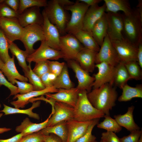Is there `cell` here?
Listing matches in <instances>:
<instances>
[{"label":"cell","instance_id":"cell-36","mask_svg":"<svg viewBox=\"0 0 142 142\" xmlns=\"http://www.w3.org/2000/svg\"><path fill=\"white\" fill-rule=\"evenodd\" d=\"M124 63L129 74L130 80H140L142 79V71L137 62L130 61Z\"/></svg>","mask_w":142,"mask_h":142},{"label":"cell","instance_id":"cell-48","mask_svg":"<svg viewBox=\"0 0 142 142\" xmlns=\"http://www.w3.org/2000/svg\"><path fill=\"white\" fill-rule=\"evenodd\" d=\"M101 139L106 142H120L119 138L115 133L107 131L102 133Z\"/></svg>","mask_w":142,"mask_h":142},{"label":"cell","instance_id":"cell-13","mask_svg":"<svg viewBox=\"0 0 142 142\" xmlns=\"http://www.w3.org/2000/svg\"><path fill=\"white\" fill-rule=\"evenodd\" d=\"M42 13L44 19L42 27L45 40L51 48L60 50V41L61 35L59 31L56 27L49 21L44 9Z\"/></svg>","mask_w":142,"mask_h":142},{"label":"cell","instance_id":"cell-19","mask_svg":"<svg viewBox=\"0 0 142 142\" xmlns=\"http://www.w3.org/2000/svg\"><path fill=\"white\" fill-rule=\"evenodd\" d=\"M105 9L104 3L101 6L97 4L89 7L85 15L82 30L92 34L93 26L105 13Z\"/></svg>","mask_w":142,"mask_h":142},{"label":"cell","instance_id":"cell-23","mask_svg":"<svg viewBox=\"0 0 142 142\" xmlns=\"http://www.w3.org/2000/svg\"><path fill=\"white\" fill-rule=\"evenodd\" d=\"M15 56L13 55L5 63L1 70L8 79L9 82L14 85L15 83V80L18 79L20 81L27 82V78L21 74L17 70L14 63Z\"/></svg>","mask_w":142,"mask_h":142},{"label":"cell","instance_id":"cell-2","mask_svg":"<svg viewBox=\"0 0 142 142\" xmlns=\"http://www.w3.org/2000/svg\"><path fill=\"white\" fill-rule=\"evenodd\" d=\"M122 15L123 38L138 47L142 43V18L136 8L129 14Z\"/></svg>","mask_w":142,"mask_h":142},{"label":"cell","instance_id":"cell-4","mask_svg":"<svg viewBox=\"0 0 142 142\" xmlns=\"http://www.w3.org/2000/svg\"><path fill=\"white\" fill-rule=\"evenodd\" d=\"M44 9L49 21L56 27L61 36L66 34L65 29L69 19L64 7L57 0H52L47 1Z\"/></svg>","mask_w":142,"mask_h":142},{"label":"cell","instance_id":"cell-12","mask_svg":"<svg viewBox=\"0 0 142 142\" xmlns=\"http://www.w3.org/2000/svg\"><path fill=\"white\" fill-rule=\"evenodd\" d=\"M67 61L78 79V84L77 87L80 91L85 90L88 93L90 92L95 80L94 77L90 76L89 73L83 69L76 60H69Z\"/></svg>","mask_w":142,"mask_h":142},{"label":"cell","instance_id":"cell-60","mask_svg":"<svg viewBox=\"0 0 142 142\" xmlns=\"http://www.w3.org/2000/svg\"><path fill=\"white\" fill-rule=\"evenodd\" d=\"M92 142H98L97 141V140H95L94 141H93Z\"/></svg>","mask_w":142,"mask_h":142},{"label":"cell","instance_id":"cell-31","mask_svg":"<svg viewBox=\"0 0 142 142\" xmlns=\"http://www.w3.org/2000/svg\"><path fill=\"white\" fill-rule=\"evenodd\" d=\"M41 102L40 101L33 103L32 106L29 108L26 109H19L13 108L3 104L4 108L0 111L3 112L4 115H8L15 114H21L27 115L31 118L39 120L40 117L38 114L33 112V110L34 108L39 106Z\"/></svg>","mask_w":142,"mask_h":142},{"label":"cell","instance_id":"cell-58","mask_svg":"<svg viewBox=\"0 0 142 142\" xmlns=\"http://www.w3.org/2000/svg\"><path fill=\"white\" fill-rule=\"evenodd\" d=\"M100 142H106L104 140L101 139L100 141Z\"/></svg>","mask_w":142,"mask_h":142},{"label":"cell","instance_id":"cell-39","mask_svg":"<svg viewBox=\"0 0 142 142\" xmlns=\"http://www.w3.org/2000/svg\"><path fill=\"white\" fill-rule=\"evenodd\" d=\"M18 13L19 14L26 9L34 7H45L47 1L46 0H20Z\"/></svg>","mask_w":142,"mask_h":142},{"label":"cell","instance_id":"cell-26","mask_svg":"<svg viewBox=\"0 0 142 142\" xmlns=\"http://www.w3.org/2000/svg\"><path fill=\"white\" fill-rule=\"evenodd\" d=\"M107 23L105 13L95 24L92 31V35L99 46L102 45L107 34Z\"/></svg>","mask_w":142,"mask_h":142},{"label":"cell","instance_id":"cell-61","mask_svg":"<svg viewBox=\"0 0 142 142\" xmlns=\"http://www.w3.org/2000/svg\"><path fill=\"white\" fill-rule=\"evenodd\" d=\"M1 22V17H0V26Z\"/></svg>","mask_w":142,"mask_h":142},{"label":"cell","instance_id":"cell-15","mask_svg":"<svg viewBox=\"0 0 142 142\" xmlns=\"http://www.w3.org/2000/svg\"><path fill=\"white\" fill-rule=\"evenodd\" d=\"M80 91L77 87L69 89H59L55 93H49L45 95L46 99L54 103L56 102H62L74 108Z\"/></svg>","mask_w":142,"mask_h":142},{"label":"cell","instance_id":"cell-35","mask_svg":"<svg viewBox=\"0 0 142 142\" xmlns=\"http://www.w3.org/2000/svg\"><path fill=\"white\" fill-rule=\"evenodd\" d=\"M104 120L97 124V127L100 129L106 130L107 131L118 133L121 131L122 128L118 124L115 119L110 115H105Z\"/></svg>","mask_w":142,"mask_h":142},{"label":"cell","instance_id":"cell-22","mask_svg":"<svg viewBox=\"0 0 142 142\" xmlns=\"http://www.w3.org/2000/svg\"><path fill=\"white\" fill-rule=\"evenodd\" d=\"M97 53L85 48L78 53L75 60L83 69L89 73L92 72L95 67V59Z\"/></svg>","mask_w":142,"mask_h":142},{"label":"cell","instance_id":"cell-57","mask_svg":"<svg viewBox=\"0 0 142 142\" xmlns=\"http://www.w3.org/2000/svg\"><path fill=\"white\" fill-rule=\"evenodd\" d=\"M4 64V63L0 58V70H1Z\"/></svg>","mask_w":142,"mask_h":142},{"label":"cell","instance_id":"cell-46","mask_svg":"<svg viewBox=\"0 0 142 142\" xmlns=\"http://www.w3.org/2000/svg\"><path fill=\"white\" fill-rule=\"evenodd\" d=\"M0 85H4L10 91L11 95H15L18 94L17 87L8 82L5 78L3 73L0 70Z\"/></svg>","mask_w":142,"mask_h":142},{"label":"cell","instance_id":"cell-16","mask_svg":"<svg viewBox=\"0 0 142 142\" xmlns=\"http://www.w3.org/2000/svg\"><path fill=\"white\" fill-rule=\"evenodd\" d=\"M0 27L11 42L20 40L24 29L16 18L1 17Z\"/></svg>","mask_w":142,"mask_h":142},{"label":"cell","instance_id":"cell-49","mask_svg":"<svg viewBox=\"0 0 142 142\" xmlns=\"http://www.w3.org/2000/svg\"><path fill=\"white\" fill-rule=\"evenodd\" d=\"M4 2L12 9L18 12L19 6V0H6Z\"/></svg>","mask_w":142,"mask_h":142},{"label":"cell","instance_id":"cell-42","mask_svg":"<svg viewBox=\"0 0 142 142\" xmlns=\"http://www.w3.org/2000/svg\"><path fill=\"white\" fill-rule=\"evenodd\" d=\"M45 136L40 130L23 136L18 142H45Z\"/></svg>","mask_w":142,"mask_h":142},{"label":"cell","instance_id":"cell-24","mask_svg":"<svg viewBox=\"0 0 142 142\" xmlns=\"http://www.w3.org/2000/svg\"><path fill=\"white\" fill-rule=\"evenodd\" d=\"M135 107L132 105L128 108L127 112L123 115H115L114 117L121 126L125 128L130 132L139 130L140 127L134 120L133 112Z\"/></svg>","mask_w":142,"mask_h":142},{"label":"cell","instance_id":"cell-3","mask_svg":"<svg viewBox=\"0 0 142 142\" xmlns=\"http://www.w3.org/2000/svg\"><path fill=\"white\" fill-rule=\"evenodd\" d=\"M85 90H80L75 107L74 108V119L80 121H91L100 119L105 115L101 110L94 107L87 97Z\"/></svg>","mask_w":142,"mask_h":142},{"label":"cell","instance_id":"cell-43","mask_svg":"<svg viewBox=\"0 0 142 142\" xmlns=\"http://www.w3.org/2000/svg\"><path fill=\"white\" fill-rule=\"evenodd\" d=\"M32 70L40 77L43 74L49 72L48 60L40 61L36 63V65Z\"/></svg>","mask_w":142,"mask_h":142},{"label":"cell","instance_id":"cell-34","mask_svg":"<svg viewBox=\"0 0 142 142\" xmlns=\"http://www.w3.org/2000/svg\"><path fill=\"white\" fill-rule=\"evenodd\" d=\"M9 49L13 55L16 57L19 65L22 68L24 73L28 72L29 70V66L27 65L26 59L28 55V54L25 50L20 49L13 42L10 43Z\"/></svg>","mask_w":142,"mask_h":142},{"label":"cell","instance_id":"cell-32","mask_svg":"<svg viewBox=\"0 0 142 142\" xmlns=\"http://www.w3.org/2000/svg\"><path fill=\"white\" fill-rule=\"evenodd\" d=\"M130 80L129 75L124 63L120 62L115 67L113 84L121 89Z\"/></svg>","mask_w":142,"mask_h":142},{"label":"cell","instance_id":"cell-27","mask_svg":"<svg viewBox=\"0 0 142 142\" xmlns=\"http://www.w3.org/2000/svg\"><path fill=\"white\" fill-rule=\"evenodd\" d=\"M106 6L105 12L116 13L123 12L125 15L129 14L132 8L129 1L127 0H104Z\"/></svg>","mask_w":142,"mask_h":142},{"label":"cell","instance_id":"cell-33","mask_svg":"<svg viewBox=\"0 0 142 142\" xmlns=\"http://www.w3.org/2000/svg\"><path fill=\"white\" fill-rule=\"evenodd\" d=\"M52 85L58 89H69L74 87L73 84L70 78L66 64L60 73L53 82Z\"/></svg>","mask_w":142,"mask_h":142},{"label":"cell","instance_id":"cell-55","mask_svg":"<svg viewBox=\"0 0 142 142\" xmlns=\"http://www.w3.org/2000/svg\"><path fill=\"white\" fill-rule=\"evenodd\" d=\"M138 1V4L136 8L142 18V0H139Z\"/></svg>","mask_w":142,"mask_h":142},{"label":"cell","instance_id":"cell-38","mask_svg":"<svg viewBox=\"0 0 142 142\" xmlns=\"http://www.w3.org/2000/svg\"><path fill=\"white\" fill-rule=\"evenodd\" d=\"M31 64H29V70L24 73V76L27 78L30 83L34 87V90H40L44 89L46 87L42 81L40 77L33 71L31 67Z\"/></svg>","mask_w":142,"mask_h":142},{"label":"cell","instance_id":"cell-37","mask_svg":"<svg viewBox=\"0 0 142 142\" xmlns=\"http://www.w3.org/2000/svg\"><path fill=\"white\" fill-rule=\"evenodd\" d=\"M11 42L0 29V58L4 63L11 58L8 53Z\"/></svg>","mask_w":142,"mask_h":142},{"label":"cell","instance_id":"cell-7","mask_svg":"<svg viewBox=\"0 0 142 142\" xmlns=\"http://www.w3.org/2000/svg\"><path fill=\"white\" fill-rule=\"evenodd\" d=\"M60 48L63 58L67 61L75 60L78 53L85 48L74 35L69 34L60 36Z\"/></svg>","mask_w":142,"mask_h":142},{"label":"cell","instance_id":"cell-62","mask_svg":"<svg viewBox=\"0 0 142 142\" xmlns=\"http://www.w3.org/2000/svg\"><path fill=\"white\" fill-rule=\"evenodd\" d=\"M138 142H140V141H139V140Z\"/></svg>","mask_w":142,"mask_h":142},{"label":"cell","instance_id":"cell-20","mask_svg":"<svg viewBox=\"0 0 142 142\" xmlns=\"http://www.w3.org/2000/svg\"><path fill=\"white\" fill-rule=\"evenodd\" d=\"M18 20L21 26L24 28L32 24L43 26L44 19L40 7H34L27 9L19 15Z\"/></svg>","mask_w":142,"mask_h":142},{"label":"cell","instance_id":"cell-25","mask_svg":"<svg viewBox=\"0 0 142 142\" xmlns=\"http://www.w3.org/2000/svg\"><path fill=\"white\" fill-rule=\"evenodd\" d=\"M52 114L51 113L45 121L39 123H34L27 117L23 120L20 125L16 127L15 130L18 133L23 134L24 136L40 131L46 127L48 120Z\"/></svg>","mask_w":142,"mask_h":142},{"label":"cell","instance_id":"cell-29","mask_svg":"<svg viewBox=\"0 0 142 142\" xmlns=\"http://www.w3.org/2000/svg\"><path fill=\"white\" fill-rule=\"evenodd\" d=\"M43 134L48 135L54 134L61 139L62 142H66L68 136V129L66 121L59 122L53 126L46 127L41 130Z\"/></svg>","mask_w":142,"mask_h":142},{"label":"cell","instance_id":"cell-50","mask_svg":"<svg viewBox=\"0 0 142 142\" xmlns=\"http://www.w3.org/2000/svg\"><path fill=\"white\" fill-rule=\"evenodd\" d=\"M45 142H62L61 139L57 135L50 134L45 136Z\"/></svg>","mask_w":142,"mask_h":142},{"label":"cell","instance_id":"cell-44","mask_svg":"<svg viewBox=\"0 0 142 142\" xmlns=\"http://www.w3.org/2000/svg\"><path fill=\"white\" fill-rule=\"evenodd\" d=\"M49 72L54 74L57 76L62 72L65 63L64 62H60L55 61L48 60Z\"/></svg>","mask_w":142,"mask_h":142},{"label":"cell","instance_id":"cell-21","mask_svg":"<svg viewBox=\"0 0 142 142\" xmlns=\"http://www.w3.org/2000/svg\"><path fill=\"white\" fill-rule=\"evenodd\" d=\"M58 90L52 86L46 87L42 90H33L23 94H17L14 95L13 98V99H17V100L12 101L10 103L15 108H23L29 103V101L34 97L43 95L47 93H56L58 91Z\"/></svg>","mask_w":142,"mask_h":142},{"label":"cell","instance_id":"cell-40","mask_svg":"<svg viewBox=\"0 0 142 142\" xmlns=\"http://www.w3.org/2000/svg\"><path fill=\"white\" fill-rule=\"evenodd\" d=\"M19 14L10 8L4 2L0 1V17L11 18L18 19Z\"/></svg>","mask_w":142,"mask_h":142},{"label":"cell","instance_id":"cell-47","mask_svg":"<svg viewBox=\"0 0 142 142\" xmlns=\"http://www.w3.org/2000/svg\"><path fill=\"white\" fill-rule=\"evenodd\" d=\"M142 130H137L130 132L128 135L119 138L120 142H138L142 134Z\"/></svg>","mask_w":142,"mask_h":142},{"label":"cell","instance_id":"cell-11","mask_svg":"<svg viewBox=\"0 0 142 142\" xmlns=\"http://www.w3.org/2000/svg\"><path fill=\"white\" fill-rule=\"evenodd\" d=\"M107 23V34L110 39H124L123 32V22L122 14L118 12L105 13Z\"/></svg>","mask_w":142,"mask_h":142},{"label":"cell","instance_id":"cell-14","mask_svg":"<svg viewBox=\"0 0 142 142\" xmlns=\"http://www.w3.org/2000/svg\"><path fill=\"white\" fill-rule=\"evenodd\" d=\"M98 72L94 75V81L92 85L93 89L98 88L106 83L113 85V80L115 67L105 62L96 64Z\"/></svg>","mask_w":142,"mask_h":142},{"label":"cell","instance_id":"cell-17","mask_svg":"<svg viewBox=\"0 0 142 142\" xmlns=\"http://www.w3.org/2000/svg\"><path fill=\"white\" fill-rule=\"evenodd\" d=\"M54 112L49 119L46 127L54 125L59 122L74 119V108L65 103L56 102L54 105Z\"/></svg>","mask_w":142,"mask_h":142},{"label":"cell","instance_id":"cell-1","mask_svg":"<svg viewBox=\"0 0 142 142\" xmlns=\"http://www.w3.org/2000/svg\"><path fill=\"white\" fill-rule=\"evenodd\" d=\"M88 99L92 106L110 115V111L115 105L118 94L115 87L109 83L93 89L87 94Z\"/></svg>","mask_w":142,"mask_h":142},{"label":"cell","instance_id":"cell-10","mask_svg":"<svg viewBox=\"0 0 142 142\" xmlns=\"http://www.w3.org/2000/svg\"><path fill=\"white\" fill-rule=\"evenodd\" d=\"M110 40L117 53L120 62H138V47L124 38L121 40Z\"/></svg>","mask_w":142,"mask_h":142},{"label":"cell","instance_id":"cell-5","mask_svg":"<svg viewBox=\"0 0 142 142\" xmlns=\"http://www.w3.org/2000/svg\"><path fill=\"white\" fill-rule=\"evenodd\" d=\"M89 7L86 4L77 1L73 4L64 8L66 11L71 12L65 29L67 34L74 35L82 30L85 15Z\"/></svg>","mask_w":142,"mask_h":142},{"label":"cell","instance_id":"cell-6","mask_svg":"<svg viewBox=\"0 0 142 142\" xmlns=\"http://www.w3.org/2000/svg\"><path fill=\"white\" fill-rule=\"evenodd\" d=\"M23 43L25 51L28 55L35 51L33 48L36 42L45 40L42 26L37 24H32L24 28L20 40Z\"/></svg>","mask_w":142,"mask_h":142},{"label":"cell","instance_id":"cell-8","mask_svg":"<svg viewBox=\"0 0 142 142\" xmlns=\"http://www.w3.org/2000/svg\"><path fill=\"white\" fill-rule=\"evenodd\" d=\"M105 62L116 67L120 61L116 50L107 34L95 59L96 64Z\"/></svg>","mask_w":142,"mask_h":142},{"label":"cell","instance_id":"cell-30","mask_svg":"<svg viewBox=\"0 0 142 142\" xmlns=\"http://www.w3.org/2000/svg\"><path fill=\"white\" fill-rule=\"evenodd\" d=\"M84 47L98 52L100 48L92 34L82 30L74 35Z\"/></svg>","mask_w":142,"mask_h":142},{"label":"cell","instance_id":"cell-41","mask_svg":"<svg viewBox=\"0 0 142 142\" xmlns=\"http://www.w3.org/2000/svg\"><path fill=\"white\" fill-rule=\"evenodd\" d=\"M100 119L94 120L89 126L85 134L79 138L75 142H92L96 140V137L92 134V131L94 127L99 123Z\"/></svg>","mask_w":142,"mask_h":142},{"label":"cell","instance_id":"cell-9","mask_svg":"<svg viewBox=\"0 0 142 142\" xmlns=\"http://www.w3.org/2000/svg\"><path fill=\"white\" fill-rule=\"evenodd\" d=\"M61 58H63L61 52L51 48L44 40L41 42L39 47L33 53L28 56L26 60L31 64L32 62L36 63L48 60H57Z\"/></svg>","mask_w":142,"mask_h":142},{"label":"cell","instance_id":"cell-53","mask_svg":"<svg viewBox=\"0 0 142 142\" xmlns=\"http://www.w3.org/2000/svg\"><path fill=\"white\" fill-rule=\"evenodd\" d=\"M77 1L84 3L89 7L98 4L102 1L101 0H78Z\"/></svg>","mask_w":142,"mask_h":142},{"label":"cell","instance_id":"cell-18","mask_svg":"<svg viewBox=\"0 0 142 142\" xmlns=\"http://www.w3.org/2000/svg\"><path fill=\"white\" fill-rule=\"evenodd\" d=\"M93 120L80 121L73 119L66 121L68 129L66 142H75L85 134Z\"/></svg>","mask_w":142,"mask_h":142},{"label":"cell","instance_id":"cell-63","mask_svg":"<svg viewBox=\"0 0 142 142\" xmlns=\"http://www.w3.org/2000/svg\"><path fill=\"white\" fill-rule=\"evenodd\" d=\"M1 86V85H0V87Z\"/></svg>","mask_w":142,"mask_h":142},{"label":"cell","instance_id":"cell-28","mask_svg":"<svg viewBox=\"0 0 142 142\" xmlns=\"http://www.w3.org/2000/svg\"><path fill=\"white\" fill-rule=\"evenodd\" d=\"M121 95L118 98L120 102H127L135 98H142V85L138 84L135 87H131L127 83L121 88Z\"/></svg>","mask_w":142,"mask_h":142},{"label":"cell","instance_id":"cell-52","mask_svg":"<svg viewBox=\"0 0 142 142\" xmlns=\"http://www.w3.org/2000/svg\"><path fill=\"white\" fill-rule=\"evenodd\" d=\"M138 62L141 69L142 68V43L138 45L137 53Z\"/></svg>","mask_w":142,"mask_h":142},{"label":"cell","instance_id":"cell-56","mask_svg":"<svg viewBox=\"0 0 142 142\" xmlns=\"http://www.w3.org/2000/svg\"><path fill=\"white\" fill-rule=\"evenodd\" d=\"M11 129L9 128H0V134L10 131Z\"/></svg>","mask_w":142,"mask_h":142},{"label":"cell","instance_id":"cell-59","mask_svg":"<svg viewBox=\"0 0 142 142\" xmlns=\"http://www.w3.org/2000/svg\"><path fill=\"white\" fill-rule=\"evenodd\" d=\"M3 114L2 113H0V118L2 116Z\"/></svg>","mask_w":142,"mask_h":142},{"label":"cell","instance_id":"cell-45","mask_svg":"<svg viewBox=\"0 0 142 142\" xmlns=\"http://www.w3.org/2000/svg\"><path fill=\"white\" fill-rule=\"evenodd\" d=\"M15 83L17 84L18 93L23 94L34 90L33 86L30 83L27 82L19 81L16 79L14 80Z\"/></svg>","mask_w":142,"mask_h":142},{"label":"cell","instance_id":"cell-51","mask_svg":"<svg viewBox=\"0 0 142 142\" xmlns=\"http://www.w3.org/2000/svg\"><path fill=\"white\" fill-rule=\"evenodd\" d=\"M24 135L22 133H19L10 138L5 139H0V142H18L20 139Z\"/></svg>","mask_w":142,"mask_h":142},{"label":"cell","instance_id":"cell-54","mask_svg":"<svg viewBox=\"0 0 142 142\" xmlns=\"http://www.w3.org/2000/svg\"><path fill=\"white\" fill-rule=\"evenodd\" d=\"M57 1L60 5L64 8L73 5L75 3L74 2L69 0H57Z\"/></svg>","mask_w":142,"mask_h":142}]
</instances>
